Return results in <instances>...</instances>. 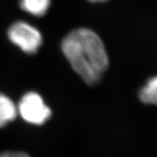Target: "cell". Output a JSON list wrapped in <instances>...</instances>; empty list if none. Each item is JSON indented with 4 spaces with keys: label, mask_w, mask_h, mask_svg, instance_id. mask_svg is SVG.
Here are the masks:
<instances>
[{
    "label": "cell",
    "mask_w": 157,
    "mask_h": 157,
    "mask_svg": "<svg viewBox=\"0 0 157 157\" xmlns=\"http://www.w3.org/2000/svg\"><path fill=\"white\" fill-rule=\"evenodd\" d=\"M62 50L76 73L89 85L98 83L109 66L104 43L89 29L70 32L62 41Z\"/></svg>",
    "instance_id": "6da1fadb"
},
{
    "label": "cell",
    "mask_w": 157,
    "mask_h": 157,
    "mask_svg": "<svg viewBox=\"0 0 157 157\" xmlns=\"http://www.w3.org/2000/svg\"><path fill=\"white\" fill-rule=\"evenodd\" d=\"M8 37L25 53L34 54L42 45V37L38 29L25 22H17L8 30Z\"/></svg>",
    "instance_id": "7a4b0ae2"
},
{
    "label": "cell",
    "mask_w": 157,
    "mask_h": 157,
    "mask_svg": "<svg viewBox=\"0 0 157 157\" xmlns=\"http://www.w3.org/2000/svg\"><path fill=\"white\" fill-rule=\"evenodd\" d=\"M22 119L37 125L42 124L51 116V110L46 105L42 97L34 92L25 94L17 108Z\"/></svg>",
    "instance_id": "3957f363"
},
{
    "label": "cell",
    "mask_w": 157,
    "mask_h": 157,
    "mask_svg": "<svg viewBox=\"0 0 157 157\" xmlns=\"http://www.w3.org/2000/svg\"><path fill=\"white\" fill-rule=\"evenodd\" d=\"M18 109L10 98L0 94V128L13 121L17 117Z\"/></svg>",
    "instance_id": "277c9868"
},
{
    "label": "cell",
    "mask_w": 157,
    "mask_h": 157,
    "mask_svg": "<svg viewBox=\"0 0 157 157\" xmlns=\"http://www.w3.org/2000/svg\"><path fill=\"white\" fill-rule=\"evenodd\" d=\"M20 6L32 15L42 16L50 7V0H21Z\"/></svg>",
    "instance_id": "5b68a950"
},
{
    "label": "cell",
    "mask_w": 157,
    "mask_h": 157,
    "mask_svg": "<svg viewBox=\"0 0 157 157\" xmlns=\"http://www.w3.org/2000/svg\"><path fill=\"white\" fill-rule=\"evenodd\" d=\"M140 98L144 103L157 105V76L150 79L146 86L142 88Z\"/></svg>",
    "instance_id": "8992f818"
},
{
    "label": "cell",
    "mask_w": 157,
    "mask_h": 157,
    "mask_svg": "<svg viewBox=\"0 0 157 157\" xmlns=\"http://www.w3.org/2000/svg\"><path fill=\"white\" fill-rule=\"evenodd\" d=\"M0 157H30L28 154L22 151H6L0 154Z\"/></svg>",
    "instance_id": "52a82bcc"
},
{
    "label": "cell",
    "mask_w": 157,
    "mask_h": 157,
    "mask_svg": "<svg viewBox=\"0 0 157 157\" xmlns=\"http://www.w3.org/2000/svg\"><path fill=\"white\" fill-rule=\"evenodd\" d=\"M89 1L93 2H105V1H107V0H89Z\"/></svg>",
    "instance_id": "ba28073f"
}]
</instances>
